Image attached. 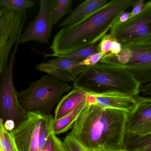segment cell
<instances>
[{
  "instance_id": "cell-1",
  "label": "cell",
  "mask_w": 151,
  "mask_h": 151,
  "mask_svg": "<svg viewBox=\"0 0 151 151\" xmlns=\"http://www.w3.org/2000/svg\"><path fill=\"white\" fill-rule=\"evenodd\" d=\"M128 113L87 104L70 134L89 151L124 150Z\"/></svg>"
},
{
  "instance_id": "cell-2",
  "label": "cell",
  "mask_w": 151,
  "mask_h": 151,
  "mask_svg": "<svg viewBox=\"0 0 151 151\" xmlns=\"http://www.w3.org/2000/svg\"><path fill=\"white\" fill-rule=\"evenodd\" d=\"M135 0H112L81 22L61 29L54 37L50 48L55 57L73 53L96 44L111 30L120 15L132 6Z\"/></svg>"
},
{
  "instance_id": "cell-3",
  "label": "cell",
  "mask_w": 151,
  "mask_h": 151,
  "mask_svg": "<svg viewBox=\"0 0 151 151\" xmlns=\"http://www.w3.org/2000/svg\"><path fill=\"white\" fill-rule=\"evenodd\" d=\"M73 87L88 95L115 92L135 97L139 95L140 84L127 69L102 63L87 66L74 82Z\"/></svg>"
},
{
  "instance_id": "cell-4",
  "label": "cell",
  "mask_w": 151,
  "mask_h": 151,
  "mask_svg": "<svg viewBox=\"0 0 151 151\" xmlns=\"http://www.w3.org/2000/svg\"><path fill=\"white\" fill-rule=\"evenodd\" d=\"M71 85L47 75L30 83L26 89L17 92L19 103L27 113L42 117L49 116L62 96L69 92Z\"/></svg>"
},
{
  "instance_id": "cell-5",
  "label": "cell",
  "mask_w": 151,
  "mask_h": 151,
  "mask_svg": "<svg viewBox=\"0 0 151 151\" xmlns=\"http://www.w3.org/2000/svg\"><path fill=\"white\" fill-rule=\"evenodd\" d=\"M122 45L119 54L107 53L100 62L127 69L140 85L151 83V42Z\"/></svg>"
},
{
  "instance_id": "cell-6",
  "label": "cell",
  "mask_w": 151,
  "mask_h": 151,
  "mask_svg": "<svg viewBox=\"0 0 151 151\" xmlns=\"http://www.w3.org/2000/svg\"><path fill=\"white\" fill-rule=\"evenodd\" d=\"M27 19L26 11L0 9V76L8 67L12 51L22 33Z\"/></svg>"
},
{
  "instance_id": "cell-7",
  "label": "cell",
  "mask_w": 151,
  "mask_h": 151,
  "mask_svg": "<svg viewBox=\"0 0 151 151\" xmlns=\"http://www.w3.org/2000/svg\"><path fill=\"white\" fill-rule=\"evenodd\" d=\"M19 44L15 46L8 67L0 76V119L4 123L8 120H13L16 127L27 118L28 114L19 105L13 81V69Z\"/></svg>"
},
{
  "instance_id": "cell-8",
  "label": "cell",
  "mask_w": 151,
  "mask_h": 151,
  "mask_svg": "<svg viewBox=\"0 0 151 151\" xmlns=\"http://www.w3.org/2000/svg\"><path fill=\"white\" fill-rule=\"evenodd\" d=\"M111 33L122 44L151 42V1L126 22L112 26Z\"/></svg>"
},
{
  "instance_id": "cell-9",
  "label": "cell",
  "mask_w": 151,
  "mask_h": 151,
  "mask_svg": "<svg viewBox=\"0 0 151 151\" xmlns=\"http://www.w3.org/2000/svg\"><path fill=\"white\" fill-rule=\"evenodd\" d=\"M52 0H41L39 13L29 24L19 39V44L29 41L50 44L52 27L51 8Z\"/></svg>"
},
{
  "instance_id": "cell-10",
  "label": "cell",
  "mask_w": 151,
  "mask_h": 151,
  "mask_svg": "<svg viewBox=\"0 0 151 151\" xmlns=\"http://www.w3.org/2000/svg\"><path fill=\"white\" fill-rule=\"evenodd\" d=\"M27 118L12 131L18 151H40V135L42 117L27 113Z\"/></svg>"
},
{
  "instance_id": "cell-11",
  "label": "cell",
  "mask_w": 151,
  "mask_h": 151,
  "mask_svg": "<svg viewBox=\"0 0 151 151\" xmlns=\"http://www.w3.org/2000/svg\"><path fill=\"white\" fill-rule=\"evenodd\" d=\"M138 103L135 111L128 114L126 132L138 135L151 134V102Z\"/></svg>"
},
{
  "instance_id": "cell-12",
  "label": "cell",
  "mask_w": 151,
  "mask_h": 151,
  "mask_svg": "<svg viewBox=\"0 0 151 151\" xmlns=\"http://www.w3.org/2000/svg\"><path fill=\"white\" fill-rule=\"evenodd\" d=\"M91 95L94 97L96 103L98 105L122 111L128 114L133 113L138 105L134 97L124 93L114 92Z\"/></svg>"
},
{
  "instance_id": "cell-13",
  "label": "cell",
  "mask_w": 151,
  "mask_h": 151,
  "mask_svg": "<svg viewBox=\"0 0 151 151\" xmlns=\"http://www.w3.org/2000/svg\"><path fill=\"white\" fill-rule=\"evenodd\" d=\"M108 2V0H88L78 5L66 18L58 25V27L75 25L94 14Z\"/></svg>"
},
{
  "instance_id": "cell-14",
  "label": "cell",
  "mask_w": 151,
  "mask_h": 151,
  "mask_svg": "<svg viewBox=\"0 0 151 151\" xmlns=\"http://www.w3.org/2000/svg\"><path fill=\"white\" fill-rule=\"evenodd\" d=\"M88 95L82 90L73 89L64 96L58 104L54 118L59 119L71 112L87 98Z\"/></svg>"
},
{
  "instance_id": "cell-15",
  "label": "cell",
  "mask_w": 151,
  "mask_h": 151,
  "mask_svg": "<svg viewBox=\"0 0 151 151\" xmlns=\"http://www.w3.org/2000/svg\"><path fill=\"white\" fill-rule=\"evenodd\" d=\"M88 104L87 97L75 110L59 119L53 118L51 125V133L58 135L67 132L73 127L74 123L83 110Z\"/></svg>"
},
{
  "instance_id": "cell-16",
  "label": "cell",
  "mask_w": 151,
  "mask_h": 151,
  "mask_svg": "<svg viewBox=\"0 0 151 151\" xmlns=\"http://www.w3.org/2000/svg\"><path fill=\"white\" fill-rule=\"evenodd\" d=\"M124 151H151V133L138 135L127 133L124 139Z\"/></svg>"
},
{
  "instance_id": "cell-17",
  "label": "cell",
  "mask_w": 151,
  "mask_h": 151,
  "mask_svg": "<svg viewBox=\"0 0 151 151\" xmlns=\"http://www.w3.org/2000/svg\"><path fill=\"white\" fill-rule=\"evenodd\" d=\"M80 62L70 59L57 56L54 59H50L48 63L68 72L76 80L87 67L79 65Z\"/></svg>"
},
{
  "instance_id": "cell-18",
  "label": "cell",
  "mask_w": 151,
  "mask_h": 151,
  "mask_svg": "<svg viewBox=\"0 0 151 151\" xmlns=\"http://www.w3.org/2000/svg\"><path fill=\"white\" fill-rule=\"evenodd\" d=\"M36 68L38 71L44 72L50 77L65 82H73L75 79L65 70L48 63H42L37 65Z\"/></svg>"
},
{
  "instance_id": "cell-19",
  "label": "cell",
  "mask_w": 151,
  "mask_h": 151,
  "mask_svg": "<svg viewBox=\"0 0 151 151\" xmlns=\"http://www.w3.org/2000/svg\"><path fill=\"white\" fill-rule=\"evenodd\" d=\"M72 3V0H52L50 13L52 26L70 12Z\"/></svg>"
},
{
  "instance_id": "cell-20",
  "label": "cell",
  "mask_w": 151,
  "mask_h": 151,
  "mask_svg": "<svg viewBox=\"0 0 151 151\" xmlns=\"http://www.w3.org/2000/svg\"><path fill=\"white\" fill-rule=\"evenodd\" d=\"M0 151H18L12 132L7 131L0 119Z\"/></svg>"
},
{
  "instance_id": "cell-21",
  "label": "cell",
  "mask_w": 151,
  "mask_h": 151,
  "mask_svg": "<svg viewBox=\"0 0 151 151\" xmlns=\"http://www.w3.org/2000/svg\"><path fill=\"white\" fill-rule=\"evenodd\" d=\"M98 52V45L94 44L83 48L69 54L57 56L55 57H62L81 62L86 59L89 56Z\"/></svg>"
},
{
  "instance_id": "cell-22",
  "label": "cell",
  "mask_w": 151,
  "mask_h": 151,
  "mask_svg": "<svg viewBox=\"0 0 151 151\" xmlns=\"http://www.w3.org/2000/svg\"><path fill=\"white\" fill-rule=\"evenodd\" d=\"M4 7L10 11L22 12L33 7L35 4L30 0H1Z\"/></svg>"
},
{
  "instance_id": "cell-23",
  "label": "cell",
  "mask_w": 151,
  "mask_h": 151,
  "mask_svg": "<svg viewBox=\"0 0 151 151\" xmlns=\"http://www.w3.org/2000/svg\"><path fill=\"white\" fill-rule=\"evenodd\" d=\"M41 151H66L63 143L56 135L51 133Z\"/></svg>"
},
{
  "instance_id": "cell-24",
  "label": "cell",
  "mask_w": 151,
  "mask_h": 151,
  "mask_svg": "<svg viewBox=\"0 0 151 151\" xmlns=\"http://www.w3.org/2000/svg\"><path fill=\"white\" fill-rule=\"evenodd\" d=\"M63 143L66 151H89L81 144L70 134L66 137Z\"/></svg>"
},
{
  "instance_id": "cell-25",
  "label": "cell",
  "mask_w": 151,
  "mask_h": 151,
  "mask_svg": "<svg viewBox=\"0 0 151 151\" xmlns=\"http://www.w3.org/2000/svg\"><path fill=\"white\" fill-rule=\"evenodd\" d=\"M116 40H117L114 35L111 33L106 35L101 39L99 44H98L99 52L109 53L113 42Z\"/></svg>"
},
{
  "instance_id": "cell-26",
  "label": "cell",
  "mask_w": 151,
  "mask_h": 151,
  "mask_svg": "<svg viewBox=\"0 0 151 151\" xmlns=\"http://www.w3.org/2000/svg\"><path fill=\"white\" fill-rule=\"evenodd\" d=\"M107 54L105 52H98L88 57L87 58L79 63V65L92 66L98 64L102 58Z\"/></svg>"
},
{
  "instance_id": "cell-27",
  "label": "cell",
  "mask_w": 151,
  "mask_h": 151,
  "mask_svg": "<svg viewBox=\"0 0 151 151\" xmlns=\"http://www.w3.org/2000/svg\"><path fill=\"white\" fill-rule=\"evenodd\" d=\"M145 2L144 0L136 1L132 5L133 9H132V11L130 12L131 17L139 13L143 9L144 7L145 6Z\"/></svg>"
},
{
  "instance_id": "cell-28",
  "label": "cell",
  "mask_w": 151,
  "mask_h": 151,
  "mask_svg": "<svg viewBox=\"0 0 151 151\" xmlns=\"http://www.w3.org/2000/svg\"><path fill=\"white\" fill-rule=\"evenodd\" d=\"M122 49V44L116 40L113 42L109 53L113 55H117L121 51Z\"/></svg>"
},
{
  "instance_id": "cell-29",
  "label": "cell",
  "mask_w": 151,
  "mask_h": 151,
  "mask_svg": "<svg viewBox=\"0 0 151 151\" xmlns=\"http://www.w3.org/2000/svg\"><path fill=\"white\" fill-rule=\"evenodd\" d=\"M130 17H131V13L130 12H124L120 15L119 17L114 22L113 26H117L123 24L126 22Z\"/></svg>"
},
{
  "instance_id": "cell-30",
  "label": "cell",
  "mask_w": 151,
  "mask_h": 151,
  "mask_svg": "<svg viewBox=\"0 0 151 151\" xmlns=\"http://www.w3.org/2000/svg\"><path fill=\"white\" fill-rule=\"evenodd\" d=\"M4 125L5 129L9 132H12L16 128V126L15 122L12 120H8L6 121L4 123Z\"/></svg>"
},
{
  "instance_id": "cell-31",
  "label": "cell",
  "mask_w": 151,
  "mask_h": 151,
  "mask_svg": "<svg viewBox=\"0 0 151 151\" xmlns=\"http://www.w3.org/2000/svg\"><path fill=\"white\" fill-rule=\"evenodd\" d=\"M135 98L138 102H151V97H143L142 96L137 95L135 97Z\"/></svg>"
},
{
  "instance_id": "cell-32",
  "label": "cell",
  "mask_w": 151,
  "mask_h": 151,
  "mask_svg": "<svg viewBox=\"0 0 151 151\" xmlns=\"http://www.w3.org/2000/svg\"><path fill=\"white\" fill-rule=\"evenodd\" d=\"M95 151H124V150H100Z\"/></svg>"
},
{
  "instance_id": "cell-33",
  "label": "cell",
  "mask_w": 151,
  "mask_h": 151,
  "mask_svg": "<svg viewBox=\"0 0 151 151\" xmlns=\"http://www.w3.org/2000/svg\"><path fill=\"white\" fill-rule=\"evenodd\" d=\"M3 7V4L2 3L1 0H0V9H1V8H2V7Z\"/></svg>"
}]
</instances>
